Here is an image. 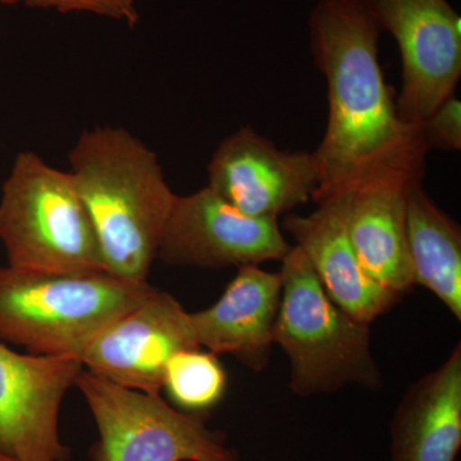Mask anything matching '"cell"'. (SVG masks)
<instances>
[{"label": "cell", "mask_w": 461, "mask_h": 461, "mask_svg": "<svg viewBox=\"0 0 461 461\" xmlns=\"http://www.w3.org/2000/svg\"><path fill=\"white\" fill-rule=\"evenodd\" d=\"M83 364L21 354L0 342V453L14 461H68L59 411Z\"/></svg>", "instance_id": "9"}, {"label": "cell", "mask_w": 461, "mask_h": 461, "mask_svg": "<svg viewBox=\"0 0 461 461\" xmlns=\"http://www.w3.org/2000/svg\"><path fill=\"white\" fill-rule=\"evenodd\" d=\"M208 187L241 213L278 218L313 200V153L281 150L250 127L227 136L208 165Z\"/></svg>", "instance_id": "10"}, {"label": "cell", "mask_w": 461, "mask_h": 461, "mask_svg": "<svg viewBox=\"0 0 461 461\" xmlns=\"http://www.w3.org/2000/svg\"><path fill=\"white\" fill-rule=\"evenodd\" d=\"M429 150L459 151L461 149V102L456 95L448 96L430 113L420 126Z\"/></svg>", "instance_id": "19"}, {"label": "cell", "mask_w": 461, "mask_h": 461, "mask_svg": "<svg viewBox=\"0 0 461 461\" xmlns=\"http://www.w3.org/2000/svg\"><path fill=\"white\" fill-rule=\"evenodd\" d=\"M412 182H368L351 193L348 213V238L364 271L400 297L415 286L406 223V194Z\"/></svg>", "instance_id": "15"}, {"label": "cell", "mask_w": 461, "mask_h": 461, "mask_svg": "<svg viewBox=\"0 0 461 461\" xmlns=\"http://www.w3.org/2000/svg\"><path fill=\"white\" fill-rule=\"evenodd\" d=\"M381 30L399 45L402 84L396 99L403 122L420 127L461 76V18L447 0H366Z\"/></svg>", "instance_id": "7"}, {"label": "cell", "mask_w": 461, "mask_h": 461, "mask_svg": "<svg viewBox=\"0 0 461 461\" xmlns=\"http://www.w3.org/2000/svg\"><path fill=\"white\" fill-rule=\"evenodd\" d=\"M281 294L280 272L240 267L213 305L189 313L194 342L215 355H230L250 371H264L275 345Z\"/></svg>", "instance_id": "13"}, {"label": "cell", "mask_w": 461, "mask_h": 461, "mask_svg": "<svg viewBox=\"0 0 461 461\" xmlns=\"http://www.w3.org/2000/svg\"><path fill=\"white\" fill-rule=\"evenodd\" d=\"M391 461H455L461 446V346L403 395L390 427Z\"/></svg>", "instance_id": "14"}, {"label": "cell", "mask_w": 461, "mask_h": 461, "mask_svg": "<svg viewBox=\"0 0 461 461\" xmlns=\"http://www.w3.org/2000/svg\"><path fill=\"white\" fill-rule=\"evenodd\" d=\"M198 348L189 312L171 294L156 290L95 336L78 357L84 369L120 386L160 395L169 359Z\"/></svg>", "instance_id": "11"}, {"label": "cell", "mask_w": 461, "mask_h": 461, "mask_svg": "<svg viewBox=\"0 0 461 461\" xmlns=\"http://www.w3.org/2000/svg\"><path fill=\"white\" fill-rule=\"evenodd\" d=\"M0 461H14V460L8 459L7 456H5V455L0 453Z\"/></svg>", "instance_id": "20"}, {"label": "cell", "mask_w": 461, "mask_h": 461, "mask_svg": "<svg viewBox=\"0 0 461 461\" xmlns=\"http://www.w3.org/2000/svg\"><path fill=\"white\" fill-rule=\"evenodd\" d=\"M291 248L278 218L241 213L205 186L177 195L158 259L171 267L240 268L282 260Z\"/></svg>", "instance_id": "8"}, {"label": "cell", "mask_w": 461, "mask_h": 461, "mask_svg": "<svg viewBox=\"0 0 461 461\" xmlns=\"http://www.w3.org/2000/svg\"><path fill=\"white\" fill-rule=\"evenodd\" d=\"M0 5H26L29 7L54 8L63 12H89L99 16L124 21L130 27L139 23L136 0H0Z\"/></svg>", "instance_id": "18"}, {"label": "cell", "mask_w": 461, "mask_h": 461, "mask_svg": "<svg viewBox=\"0 0 461 461\" xmlns=\"http://www.w3.org/2000/svg\"><path fill=\"white\" fill-rule=\"evenodd\" d=\"M156 290L148 281L123 280L105 271L0 266V339L29 354L78 360L100 330Z\"/></svg>", "instance_id": "3"}, {"label": "cell", "mask_w": 461, "mask_h": 461, "mask_svg": "<svg viewBox=\"0 0 461 461\" xmlns=\"http://www.w3.org/2000/svg\"><path fill=\"white\" fill-rule=\"evenodd\" d=\"M381 32L366 0H318L312 11V56L329 90L315 204L372 181H423L429 149L397 111L379 65Z\"/></svg>", "instance_id": "1"}, {"label": "cell", "mask_w": 461, "mask_h": 461, "mask_svg": "<svg viewBox=\"0 0 461 461\" xmlns=\"http://www.w3.org/2000/svg\"><path fill=\"white\" fill-rule=\"evenodd\" d=\"M406 223L415 285L461 320V230L415 181L406 194Z\"/></svg>", "instance_id": "16"}, {"label": "cell", "mask_w": 461, "mask_h": 461, "mask_svg": "<svg viewBox=\"0 0 461 461\" xmlns=\"http://www.w3.org/2000/svg\"><path fill=\"white\" fill-rule=\"evenodd\" d=\"M280 312L273 342L290 363V390L308 397L348 386L377 388L381 372L371 348V324L330 299L313 267L293 245L281 260Z\"/></svg>", "instance_id": "4"}, {"label": "cell", "mask_w": 461, "mask_h": 461, "mask_svg": "<svg viewBox=\"0 0 461 461\" xmlns=\"http://www.w3.org/2000/svg\"><path fill=\"white\" fill-rule=\"evenodd\" d=\"M98 429L91 461H240L226 433L178 411L160 395L140 393L84 369L76 381Z\"/></svg>", "instance_id": "6"}, {"label": "cell", "mask_w": 461, "mask_h": 461, "mask_svg": "<svg viewBox=\"0 0 461 461\" xmlns=\"http://www.w3.org/2000/svg\"><path fill=\"white\" fill-rule=\"evenodd\" d=\"M8 266L41 272L104 271L95 230L71 173L33 151L18 154L0 196Z\"/></svg>", "instance_id": "5"}, {"label": "cell", "mask_w": 461, "mask_h": 461, "mask_svg": "<svg viewBox=\"0 0 461 461\" xmlns=\"http://www.w3.org/2000/svg\"><path fill=\"white\" fill-rule=\"evenodd\" d=\"M69 165L104 271L147 282L177 199L157 154L127 130L96 127L81 133Z\"/></svg>", "instance_id": "2"}, {"label": "cell", "mask_w": 461, "mask_h": 461, "mask_svg": "<svg viewBox=\"0 0 461 461\" xmlns=\"http://www.w3.org/2000/svg\"><path fill=\"white\" fill-rule=\"evenodd\" d=\"M350 199L346 194L317 203L312 213L287 214L282 229L308 258L330 299L355 320L371 324L400 296L372 280L357 259L348 230Z\"/></svg>", "instance_id": "12"}, {"label": "cell", "mask_w": 461, "mask_h": 461, "mask_svg": "<svg viewBox=\"0 0 461 461\" xmlns=\"http://www.w3.org/2000/svg\"><path fill=\"white\" fill-rule=\"evenodd\" d=\"M227 384L229 375L218 355L191 348L178 351L167 363L162 391L176 409L202 418L222 402Z\"/></svg>", "instance_id": "17"}]
</instances>
